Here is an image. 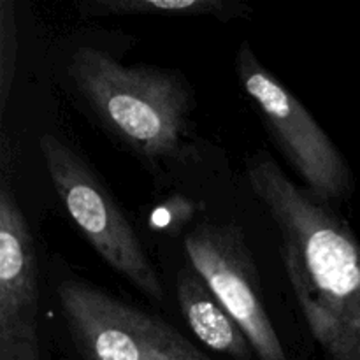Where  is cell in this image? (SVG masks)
<instances>
[{
	"label": "cell",
	"instance_id": "6da1fadb",
	"mask_svg": "<svg viewBox=\"0 0 360 360\" xmlns=\"http://www.w3.org/2000/svg\"><path fill=\"white\" fill-rule=\"evenodd\" d=\"M250 185L283 238L295 301L329 360H360V245L347 221L295 185L273 158L246 165Z\"/></svg>",
	"mask_w": 360,
	"mask_h": 360
},
{
	"label": "cell",
	"instance_id": "7a4b0ae2",
	"mask_svg": "<svg viewBox=\"0 0 360 360\" xmlns=\"http://www.w3.org/2000/svg\"><path fill=\"white\" fill-rule=\"evenodd\" d=\"M69 76L98 122L148 160L174 157L188 125L192 95L183 74L123 65L91 46L74 49Z\"/></svg>",
	"mask_w": 360,
	"mask_h": 360
},
{
	"label": "cell",
	"instance_id": "3957f363",
	"mask_svg": "<svg viewBox=\"0 0 360 360\" xmlns=\"http://www.w3.org/2000/svg\"><path fill=\"white\" fill-rule=\"evenodd\" d=\"M39 146L53 188L84 239L137 290L162 301L164 287L139 236L88 162L53 134H42Z\"/></svg>",
	"mask_w": 360,
	"mask_h": 360
},
{
	"label": "cell",
	"instance_id": "277c9868",
	"mask_svg": "<svg viewBox=\"0 0 360 360\" xmlns=\"http://www.w3.org/2000/svg\"><path fill=\"white\" fill-rule=\"evenodd\" d=\"M65 326L86 360H213L174 327L88 281L58 287Z\"/></svg>",
	"mask_w": 360,
	"mask_h": 360
},
{
	"label": "cell",
	"instance_id": "5b68a950",
	"mask_svg": "<svg viewBox=\"0 0 360 360\" xmlns=\"http://www.w3.org/2000/svg\"><path fill=\"white\" fill-rule=\"evenodd\" d=\"M236 70L271 136L308 183L309 192L330 202L348 199L354 178L341 151L299 98L260 63L248 42L238 49Z\"/></svg>",
	"mask_w": 360,
	"mask_h": 360
},
{
	"label": "cell",
	"instance_id": "8992f818",
	"mask_svg": "<svg viewBox=\"0 0 360 360\" xmlns=\"http://www.w3.org/2000/svg\"><path fill=\"white\" fill-rule=\"evenodd\" d=\"M0 360H41L34 238L11 185L6 136L0 151Z\"/></svg>",
	"mask_w": 360,
	"mask_h": 360
},
{
	"label": "cell",
	"instance_id": "52a82bcc",
	"mask_svg": "<svg viewBox=\"0 0 360 360\" xmlns=\"http://www.w3.org/2000/svg\"><path fill=\"white\" fill-rule=\"evenodd\" d=\"M192 269L245 333L260 360H287L260 297L255 269L236 227L200 225L185 238Z\"/></svg>",
	"mask_w": 360,
	"mask_h": 360
},
{
	"label": "cell",
	"instance_id": "ba28073f",
	"mask_svg": "<svg viewBox=\"0 0 360 360\" xmlns=\"http://www.w3.org/2000/svg\"><path fill=\"white\" fill-rule=\"evenodd\" d=\"M176 297L190 330L207 348L231 355L236 360L250 359L253 348L245 333L195 271H179L176 280Z\"/></svg>",
	"mask_w": 360,
	"mask_h": 360
},
{
	"label": "cell",
	"instance_id": "9c48e42d",
	"mask_svg": "<svg viewBox=\"0 0 360 360\" xmlns=\"http://www.w3.org/2000/svg\"><path fill=\"white\" fill-rule=\"evenodd\" d=\"M84 18L157 14V16H213L220 21L248 16V6L224 0H88L77 4Z\"/></svg>",
	"mask_w": 360,
	"mask_h": 360
},
{
	"label": "cell",
	"instance_id": "30bf717a",
	"mask_svg": "<svg viewBox=\"0 0 360 360\" xmlns=\"http://www.w3.org/2000/svg\"><path fill=\"white\" fill-rule=\"evenodd\" d=\"M18 25L16 11L11 0L0 2V111L6 115L7 102L16 76Z\"/></svg>",
	"mask_w": 360,
	"mask_h": 360
}]
</instances>
